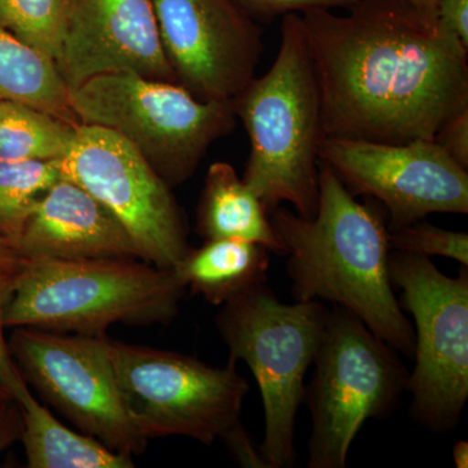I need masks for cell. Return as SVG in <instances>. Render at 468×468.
<instances>
[{
	"mask_svg": "<svg viewBox=\"0 0 468 468\" xmlns=\"http://www.w3.org/2000/svg\"><path fill=\"white\" fill-rule=\"evenodd\" d=\"M301 15L318 80L323 140H435L468 110V48L433 9L356 0Z\"/></svg>",
	"mask_w": 468,
	"mask_h": 468,
	"instance_id": "6da1fadb",
	"label": "cell"
},
{
	"mask_svg": "<svg viewBox=\"0 0 468 468\" xmlns=\"http://www.w3.org/2000/svg\"><path fill=\"white\" fill-rule=\"evenodd\" d=\"M271 221L288 257L286 273L297 301L343 307L399 353L414 356L415 332L389 277L388 227L320 160L319 203L314 218L277 207Z\"/></svg>",
	"mask_w": 468,
	"mask_h": 468,
	"instance_id": "7a4b0ae2",
	"label": "cell"
},
{
	"mask_svg": "<svg viewBox=\"0 0 468 468\" xmlns=\"http://www.w3.org/2000/svg\"><path fill=\"white\" fill-rule=\"evenodd\" d=\"M250 140L243 181L271 212L291 203L302 218L319 203L322 104L300 14L282 18L275 61L232 101Z\"/></svg>",
	"mask_w": 468,
	"mask_h": 468,
	"instance_id": "3957f363",
	"label": "cell"
},
{
	"mask_svg": "<svg viewBox=\"0 0 468 468\" xmlns=\"http://www.w3.org/2000/svg\"><path fill=\"white\" fill-rule=\"evenodd\" d=\"M185 286L174 271L138 260H26L5 326L100 335L111 325L167 324Z\"/></svg>",
	"mask_w": 468,
	"mask_h": 468,
	"instance_id": "277c9868",
	"label": "cell"
},
{
	"mask_svg": "<svg viewBox=\"0 0 468 468\" xmlns=\"http://www.w3.org/2000/svg\"><path fill=\"white\" fill-rule=\"evenodd\" d=\"M110 356L126 414L144 439L221 440L243 467H266L241 423L250 385L236 363L212 367L174 351L111 340Z\"/></svg>",
	"mask_w": 468,
	"mask_h": 468,
	"instance_id": "5b68a950",
	"label": "cell"
},
{
	"mask_svg": "<svg viewBox=\"0 0 468 468\" xmlns=\"http://www.w3.org/2000/svg\"><path fill=\"white\" fill-rule=\"evenodd\" d=\"M328 310L322 301L282 303L264 284L227 302L218 314L229 362L243 360L260 387L264 409L260 451L268 468L294 464L295 419Z\"/></svg>",
	"mask_w": 468,
	"mask_h": 468,
	"instance_id": "8992f818",
	"label": "cell"
},
{
	"mask_svg": "<svg viewBox=\"0 0 468 468\" xmlns=\"http://www.w3.org/2000/svg\"><path fill=\"white\" fill-rule=\"evenodd\" d=\"M80 124L122 135L168 186L186 183L209 146L236 126L232 101H206L176 82L134 73L92 77L69 90Z\"/></svg>",
	"mask_w": 468,
	"mask_h": 468,
	"instance_id": "52a82bcc",
	"label": "cell"
},
{
	"mask_svg": "<svg viewBox=\"0 0 468 468\" xmlns=\"http://www.w3.org/2000/svg\"><path fill=\"white\" fill-rule=\"evenodd\" d=\"M313 365L304 394L313 419L307 467L344 468L360 428L392 411L410 372L399 351L340 306L328 310Z\"/></svg>",
	"mask_w": 468,
	"mask_h": 468,
	"instance_id": "ba28073f",
	"label": "cell"
},
{
	"mask_svg": "<svg viewBox=\"0 0 468 468\" xmlns=\"http://www.w3.org/2000/svg\"><path fill=\"white\" fill-rule=\"evenodd\" d=\"M446 276L431 258L389 254L392 285L414 316L415 367L410 372L412 417L433 431L460 423L468 399V273Z\"/></svg>",
	"mask_w": 468,
	"mask_h": 468,
	"instance_id": "9c48e42d",
	"label": "cell"
},
{
	"mask_svg": "<svg viewBox=\"0 0 468 468\" xmlns=\"http://www.w3.org/2000/svg\"><path fill=\"white\" fill-rule=\"evenodd\" d=\"M58 171L109 209L144 261L174 270L189 250L186 224L171 186L122 135L80 124L69 150L58 159Z\"/></svg>",
	"mask_w": 468,
	"mask_h": 468,
	"instance_id": "30bf717a",
	"label": "cell"
},
{
	"mask_svg": "<svg viewBox=\"0 0 468 468\" xmlns=\"http://www.w3.org/2000/svg\"><path fill=\"white\" fill-rule=\"evenodd\" d=\"M9 349L24 378L82 433L120 454H141L147 441L122 405L104 335L15 328Z\"/></svg>",
	"mask_w": 468,
	"mask_h": 468,
	"instance_id": "8fae6325",
	"label": "cell"
},
{
	"mask_svg": "<svg viewBox=\"0 0 468 468\" xmlns=\"http://www.w3.org/2000/svg\"><path fill=\"white\" fill-rule=\"evenodd\" d=\"M319 159L334 169L353 196L377 199L389 215L388 229L431 214H467L468 169L435 141L406 144L325 138Z\"/></svg>",
	"mask_w": 468,
	"mask_h": 468,
	"instance_id": "7c38bea8",
	"label": "cell"
},
{
	"mask_svg": "<svg viewBox=\"0 0 468 468\" xmlns=\"http://www.w3.org/2000/svg\"><path fill=\"white\" fill-rule=\"evenodd\" d=\"M177 84L206 101H232L255 77L263 42L239 0H154Z\"/></svg>",
	"mask_w": 468,
	"mask_h": 468,
	"instance_id": "4fadbf2b",
	"label": "cell"
},
{
	"mask_svg": "<svg viewBox=\"0 0 468 468\" xmlns=\"http://www.w3.org/2000/svg\"><path fill=\"white\" fill-rule=\"evenodd\" d=\"M55 66L68 90L122 72L177 84L154 0H73Z\"/></svg>",
	"mask_w": 468,
	"mask_h": 468,
	"instance_id": "5bb4252c",
	"label": "cell"
},
{
	"mask_svg": "<svg viewBox=\"0 0 468 468\" xmlns=\"http://www.w3.org/2000/svg\"><path fill=\"white\" fill-rule=\"evenodd\" d=\"M16 251L26 260H141L133 239L109 209L61 177L34 208Z\"/></svg>",
	"mask_w": 468,
	"mask_h": 468,
	"instance_id": "9a60e30c",
	"label": "cell"
},
{
	"mask_svg": "<svg viewBox=\"0 0 468 468\" xmlns=\"http://www.w3.org/2000/svg\"><path fill=\"white\" fill-rule=\"evenodd\" d=\"M198 233L208 239H239L284 254L270 212L228 163H214L206 175L198 206Z\"/></svg>",
	"mask_w": 468,
	"mask_h": 468,
	"instance_id": "2e32d148",
	"label": "cell"
},
{
	"mask_svg": "<svg viewBox=\"0 0 468 468\" xmlns=\"http://www.w3.org/2000/svg\"><path fill=\"white\" fill-rule=\"evenodd\" d=\"M270 251L239 239H208L190 249L174 268L175 275L215 306L267 282Z\"/></svg>",
	"mask_w": 468,
	"mask_h": 468,
	"instance_id": "e0dca14e",
	"label": "cell"
},
{
	"mask_svg": "<svg viewBox=\"0 0 468 468\" xmlns=\"http://www.w3.org/2000/svg\"><path fill=\"white\" fill-rule=\"evenodd\" d=\"M23 417L21 441L30 468H131V455L111 451L109 446L85 433L61 424L50 410L27 390L17 399Z\"/></svg>",
	"mask_w": 468,
	"mask_h": 468,
	"instance_id": "ac0fdd59",
	"label": "cell"
},
{
	"mask_svg": "<svg viewBox=\"0 0 468 468\" xmlns=\"http://www.w3.org/2000/svg\"><path fill=\"white\" fill-rule=\"evenodd\" d=\"M0 101H17L80 125L52 58L0 27Z\"/></svg>",
	"mask_w": 468,
	"mask_h": 468,
	"instance_id": "d6986e66",
	"label": "cell"
},
{
	"mask_svg": "<svg viewBox=\"0 0 468 468\" xmlns=\"http://www.w3.org/2000/svg\"><path fill=\"white\" fill-rule=\"evenodd\" d=\"M77 126L27 104L0 101V160L61 159L75 140Z\"/></svg>",
	"mask_w": 468,
	"mask_h": 468,
	"instance_id": "ffe728a7",
	"label": "cell"
},
{
	"mask_svg": "<svg viewBox=\"0 0 468 468\" xmlns=\"http://www.w3.org/2000/svg\"><path fill=\"white\" fill-rule=\"evenodd\" d=\"M58 178V160H0V237L15 249L34 208Z\"/></svg>",
	"mask_w": 468,
	"mask_h": 468,
	"instance_id": "44dd1931",
	"label": "cell"
},
{
	"mask_svg": "<svg viewBox=\"0 0 468 468\" xmlns=\"http://www.w3.org/2000/svg\"><path fill=\"white\" fill-rule=\"evenodd\" d=\"M73 0H0V27L45 57L58 58Z\"/></svg>",
	"mask_w": 468,
	"mask_h": 468,
	"instance_id": "7402d4cb",
	"label": "cell"
},
{
	"mask_svg": "<svg viewBox=\"0 0 468 468\" xmlns=\"http://www.w3.org/2000/svg\"><path fill=\"white\" fill-rule=\"evenodd\" d=\"M388 245L390 251L449 258L463 267L468 266V234L442 229L424 218L397 229H388Z\"/></svg>",
	"mask_w": 468,
	"mask_h": 468,
	"instance_id": "603a6c76",
	"label": "cell"
},
{
	"mask_svg": "<svg viewBox=\"0 0 468 468\" xmlns=\"http://www.w3.org/2000/svg\"><path fill=\"white\" fill-rule=\"evenodd\" d=\"M21 261L23 258L20 255L11 260L0 261V384L14 399H17L21 394L29 390L26 378L12 359L11 349L3 335V329L5 328V311L14 291L15 280L20 270Z\"/></svg>",
	"mask_w": 468,
	"mask_h": 468,
	"instance_id": "cb8c5ba5",
	"label": "cell"
},
{
	"mask_svg": "<svg viewBox=\"0 0 468 468\" xmlns=\"http://www.w3.org/2000/svg\"><path fill=\"white\" fill-rule=\"evenodd\" d=\"M252 18L272 20L289 14H304L316 9H347L356 0H239Z\"/></svg>",
	"mask_w": 468,
	"mask_h": 468,
	"instance_id": "d4e9b609",
	"label": "cell"
},
{
	"mask_svg": "<svg viewBox=\"0 0 468 468\" xmlns=\"http://www.w3.org/2000/svg\"><path fill=\"white\" fill-rule=\"evenodd\" d=\"M433 141L462 168L468 169V110L446 122Z\"/></svg>",
	"mask_w": 468,
	"mask_h": 468,
	"instance_id": "484cf974",
	"label": "cell"
},
{
	"mask_svg": "<svg viewBox=\"0 0 468 468\" xmlns=\"http://www.w3.org/2000/svg\"><path fill=\"white\" fill-rule=\"evenodd\" d=\"M433 11L440 23L468 48V0H439Z\"/></svg>",
	"mask_w": 468,
	"mask_h": 468,
	"instance_id": "4316f807",
	"label": "cell"
},
{
	"mask_svg": "<svg viewBox=\"0 0 468 468\" xmlns=\"http://www.w3.org/2000/svg\"><path fill=\"white\" fill-rule=\"evenodd\" d=\"M23 417L18 403L14 399L0 401V454L12 442L21 439Z\"/></svg>",
	"mask_w": 468,
	"mask_h": 468,
	"instance_id": "83f0119b",
	"label": "cell"
},
{
	"mask_svg": "<svg viewBox=\"0 0 468 468\" xmlns=\"http://www.w3.org/2000/svg\"><path fill=\"white\" fill-rule=\"evenodd\" d=\"M452 460H454L455 467H468V442L458 441L452 449Z\"/></svg>",
	"mask_w": 468,
	"mask_h": 468,
	"instance_id": "f1b7e54d",
	"label": "cell"
},
{
	"mask_svg": "<svg viewBox=\"0 0 468 468\" xmlns=\"http://www.w3.org/2000/svg\"><path fill=\"white\" fill-rule=\"evenodd\" d=\"M15 257H18L16 249L7 239L0 237V261L11 260Z\"/></svg>",
	"mask_w": 468,
	"mask_h": 468,
	"instance_id": "f546056e",
	"label": "cell"
},
{
	"mask_svg": "<svg viewBox=\"0 0 468 468\" xmlns=\"http://www.w3.org/2000/svg\"><path fill=\"white\" fill-rule=\"evenodd\" d=\"M408 2L414 3V5H419V7L433 9L439 0H408Z\"/></svg>",
	"mask_w": 468,
	"mask_h": 468,
	"instance_id": "4dcf8cb0",
	"label": "cell"
},
{
	"mask_svg": "<svg viewBox=\"0 0 468 468\" xmlns=\"http://www.w3.org/2000/svg\"><path fill=\"white\" fill-rule=\"evenodd\" d=\"M12 399L11 394H9L7 390L5 389V387L0 384V401H2V399Z\"/></svg>",
	"mask_w": 468,
	"mask_h": 468,
	"instance_id": "1f68e13d",
	"label": "cell"
}]
</instances>
